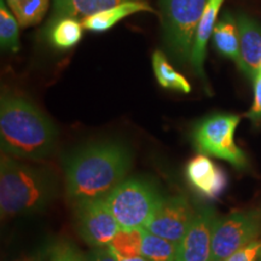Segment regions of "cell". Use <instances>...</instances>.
Listing matches in <instances>:
<instances>
[{
    "mask_svg": "<svg viewBox=\"0 0 261 261\" xmlns=\"http://www.w3.org/2000/svg\"><path fill=\"white\" fill-rule=\"evenodd\" d=\"M47 261H86L74 244L60 242L51 247Z\"/></svg>",
    "mask_w": 261,
    "mask_h": 261,
    "instance_id": "603a6c76",
    "label": "cell"
},
{
    "mask_svg": "<svg viewBox=\"0 0 261 261\" xmlns=\"http://www.w3.org/2000/svg\"><path fill=\"white\" fill-rule=\"evenodd\" d=\"M151 63L155 77L160 86L163 89L179 91L182 93L191 92L190 83L172 67V64L169 63L167 57L162 51L156 50L152 54Z\"/></svg>",
    "mask_w": 261,
    "mask_h": 261,
    "instance_id": "ac0fdd59",
    "label": "cell"
},
{
    "mask_svg": "<svg viewBox=\"0 0 261 261\" xmlns=\"http://www.w3.org/2000/svg\"><path fill=\"white\" fill-rule=\"evenodd\" d=\"M19 27L18 19L5 5V0H0V45L3 50H19Z\"/></svg>",
    "mask_w": 261,
    "mask_h": 261,
    "instance_id": "44dd1931",
    "label": "cell"
},
{
    "mask_svg": "<svg viewBox=\"0 0 261 261\" xmlns=\"http://www.w3.org/2000/svg\"><path fill=\"white\" fill-rule=\"evenodd\" d=\"M23 2V0H6V3H8L9 8L11 10H14L16 6H17L18 4H21V3Z\"/></svg>",
    "mask_w": 261,
    "mask_h": 261,
    "instance_id": "83f0119b",
    "label": "cell"
},
{
    "mask_svg": "<svg viewBox=\"0 0 261 261\" xmlns=\"http://www.w3.org/2000/svg\"><path fill=\"white\" fill-rule=\"evenodd\" d=\"M259 73H261V68H260V71H259Z\"/></svg>",
    "mask_w": 261,
    "mask_h": 261,
    "instance_id": "4dcf8cb0",
    "label": "cell"
},
{
    "mask_svg": "<svg viewBox=\"0 0 261 261\" xmlns=\"http://www.w3.org/2000/svg\"><path fill=\"white\" fill-rule=\"evenodd\" d=\"M261 254V240H255L231 254L224 261H257Z\"/></svg>",
    "mask_w": 261,
    "mask_h": 261,
    "instance_id": "cb8c5ba5",
    "label": "cell"
},
{
    "mask_svg": "<svg viewBox=\"0 0 261 261\" xmlns=\"http://www.w3.org/2000/svg\"><path fill=\"white\" fill-rule=\"evenodd\" d=\"M51 247L44 246L39 249L34 250V252L25 254V255L18 257L16 261H46L48 257V254H50Z\"/></svg>",
    "mask_w": 261,
    "mask_h": 261,
    "instance_id": "4316f807",
    "label": "cell"
},
{
    "mask_svg": "<svg viewBox=\"0 0 261 261\" xmlns=\"http://www.w3.org/2000/svg\"><path fill=\"white\" fill-rule=\"evenodd\" d=\"M195 215L196 212L185 196L163 197L145 230L179 244L190 228Z\"/></svg>",
    "mask_w": 261,
    "mask_h": 261,
    "instance_id": "9c48e42d",
    "label": "cell"
},
{
    "mask_svg": "<svg viewBox=\"0 0 261 261\" xmlns=\"http://www.w3.org/2000/svg\"><path fill=\"white\" fill-rule=\"evenodd\" d=\"M241 117L234 114H214L201 120L192 130V140L200 154L224 160L234 168L247 167V156L234 142Z\"/></svg>",
    "mask_w": 261,
    "mask_h": 261,
    "instance_id": "8992f818",
    "label": "cell"
},
{
    "mask_svg": "<svg viewBox=\"0 0 261 261\" xmlns=\"http://www.w3.org/2000/svg\"><path fill=\"white\" fill-rule=\"evenodd\" d=\"M257 261H261V254H260V256H259V259H257Z\"/></svg>",
    "mask_w": 261,
    "mask_h": 261,
    "instance_id": "f546056e",
    "label": "cell"
},
{
    "mask_svg": "<svg viewBox=\"0 0 261 261\" xmlns=\"http://www.w3.org/2000/svg\"><path fill=\"white\" fill-rule=\"evenodd\" d=\"M177 253L178 243L143 228L142 256L150 261H175Z\"/></svg>",
    "mask_w": 261,
    "mask_h": 261,
    "instance_id": "ffe728a7",
    "label": "cell"
},
{
    "mask_svg": "<svg viewBox=\"0 0 261 261\" xmlns=\"http://www.w3.org/2000/svg\"><path fill=\"white\" fill-rule=\"evenodd\" d=\"M217 214L212 207L196 212L191 226L178 244L175 261H211Z\"/></svg>",
    "mask_w": 261,
    "mask_h": 261,
    "instance_id": "30bf717a",
    "label": "cell"
},
{
    "mask_svg": "<svg viewBox=\"0 0 261 261\" xmlns=\"http://www.w3.org/2000/svg\"><path fill=\"white\" fill-rule=\"evenodd\" d=\"M224 2L225 0H210L208 2L195 33L194 44H192L190 55V64L194 68L196 74L201 76L202 79L205 77L203 65L205 52H207V44L208 40L212 38V34H213L214 27L217 24L218 14H219Z\"/></svg>",
    "mask_w": 261,
    "mask_h": 261,
    "instance_id": "4fadbf2b",
    "label": "cell"
},
{
    "mask_svg": "<svg viewBox=\"0 0 261 261\" xmlns=\"http://www.w3.org/2000/svg\"><path fill=\"white\" fill-rule=\"evenodd\" d=\"M74 217L80 237L93 248L108 246L121 228L104 198L75 203Z\"/></svg>",
    "mask_w": 261,
    "mask_h": 261,
    "instance_id": "ba28073f",
    "label": "cell"
},
{
    "mask_svg": "<svg viewBox=\"0 0 261 261\" xmlns=\"http://www.w3.org/2000/svg\"><path fill=\"white\" fill-rule=\"evenodd\" d=\"M261 233V207L234 211L218 218L214 227L211 261H224Z\"/></svg>",
    "mask_w": 261,
    "mask_h": 261,
    "instance_id": "52a82bcc",
    "label": "cell"
},
{
    "mask_svg": "<svg viewBox=\"0 0 261 261\" xmlns=\"http://www.w3.org/2000/svg\"><path fill=\"white\" fill-rule=\"evenodd\" d=\"M106 203L121 228H145L163 196L145 178H127L107 196Z\"/></svg>",
    "mask_w": 261,
    "mask_h": 261,
    "instance_id": "277c9868",
    "label": "cell"
},
{
    "mask_svg": "<svg viewBox=\"0 0 261 261\" xmlns=\"http://www.w3.org/2000/svg\"><path fill=\"white\" fill-rule=\"evenodd\" d=\"M254 81V98L253 104L249 112L247 113V117L254 123L261 122V73L255 76Z\"/></svg>",
    "mask_w": 261,
    "mask_h": 261,
    "instance_id": "d4e9b609",
    "label": "cell"
},
{
    "mask_svg": "<svg viewBox=\"0 0 261 261\" xmlns=\"http://www.w3.org/2000/svg\"><path fill=\"white\" fill-rule=\"evenodd\" d=\"M212 38L215 48L223 56L230 58L237 65H240L241 52L237 19H234L230 12H226L223 18L215 24Z\"/></svg>",
    "mask_w": 261,
    "mask_h": 261,
    "instance_id": "2e32d148",
    "label": "cell"
},
{
    "mask_svg": "<svg viewBox=\"0 0 261 261\" xmlns=\"http://www.w3.org/2000/svg\"><path fill=\"white\" fill-rule=\"evenodd\" d=\"M132 151L119 140H100L74 150L64 161L67 195L73 203L106 198L126 179Z\"/></svg>",
    "mask_w": 261,
    "mask_h": 261,
    "instance_id": "6da1fadb",
    "label": "cell"
},
{
    "mask_svg": "<svg viewBox=\"0 0 261 261\" xmlns=\"http://www.w3.org/2000/svg\"><path fill=\"white\" fill-rule=\"evenodd\" d=\"M57 139V127L40 108L19 94H2L0 145L3 154L19 160L41 161L54 152Z\"/></svg>",
    "mask_w": 261,
    "mask_h": 261,
    "instance_id": "7a4b0ae2",
    "label": "cell"
},
{
    "mask_svg": "<svg viewBox=\"0 0 261 261\" xmlns=\"http://www.w3.org/2000/svg\"><path fill=\"white\" fill-rule=\"evenodd\" d=\"M84 24L79 19L63 17L51 21L48 39L60 50H68L79 44L84 35Z\"/></svg>",
    "mask_w": 261,
    "mask_h": 261,
    "instance_id": "e0dca14e",
    "label": "cell"
},
{
    "mask_svg": "<svg viewBox=\"0 0 261 261\" xmlns=\"http://www.w3.org/2000/svg\"><path fill=\"white\" fill-rule=\"evenodd\" d=\"M57 192L58 180L54 172L2 154L0 213L3 219L46 210Z\"/></svg>",
    "mask_w": 261,
    "mask_h": 261,
    "instance_id": "3957f363",
    "label": "cell"
},
{
    "mask_svg": "<svg viewBox=\"0 0 261 261\" xmlns=\"http://www.w3.org/2000/svg\"><path fill=\"white\" fill-rule=\"evenodd\" d=\"M128 0H54L51 21L70 17L83 22L90 16Z\"/></svg>",
    "mask_w": 261,
    "mask_h": 261,
    "instance_id": "9a60e30c",
    "label": "cell"
},
{
    "mask_svg": "<svg viewBox=\"0 0 261 261\" xmlns=\"http://www.w3.org/2000/svg\"><path fill=\"white\" fill-rule=\"evenodd\" d=\"M241 62L238 68L254 80L261 68V24L247 15L237 17Z\"/></svg>",
    "mask_w": 261,
    "mask_h": 261,
    "instance_id": "7c38bea8",
    "label": "cell"
},
{
    "mask_svg": "<svg viewBox=\"0 0 261 261\" xmlns=\"http://www.w3.org/2000/svg\"><path fill=\"white\" fill-rule=\"evenodd\" d=\"M143 228H120L108 248L117 259L142 256Z\"/></svg>",
    "mask_w": 261,
    "mask_h": 261,
    "instance_id": "d6986e66",
    "label": "cell"
},
{
    "mask_svg": "<svg viewBox=\"0 0 261 261\" xmlns=\"http://www.w3.org/2000/svg\"><path fill=\"white\" fill-rule=\"evenodd\" d=\"M50 0H23L12 10L21 27L38 24L46 14Z\"/></svg>",
    "mask_w": 261,
    "mask_h": 261,
    "instance_id": "7402d4cb",
    "label": "cell"
},
{
    "mask_svg": "<svg viewBox=\"0 0 261 261\" xmlns=\"http://www.w3.org/2000/svg\"><path fill=\"white\" fill-rule=\"evenodd\" d=\"M210 0H160L163 40L179 63L190 62L198 22Z\"/></svg>",
    "mask_w": 261,
    "mask_h": 261,
    "instance_id": "5b68a950",
    "label": "cell"
},
{
    "mask_svg": "<svg viewBox=\"0 0 261 261\" xmlns=\"http://www.w3.org/2000/svg\"><path fill=\"white\" fill-rule=\"evenodd\" d=\"M86 261H119L107 246L93 248L86 257Z\"/></svg>",
    "mask_w": 261,
    "mask_h": 261,
    "instance_id": "484cf974",
    "label": "cell"
},
{
    "mask_svg": "<svg viewBox=\"0 0 261 261\" xmlns=\"http://www.w3.org/2000/svg\"><path fill=\"white\" fill-rule=\"evenodd\" d=\"M185 175L189 184L210 200H217L227 188L226 173L207 155L200 154L192 158L185 168Z\"/></svg>",
    "mask_w": 261,
    "mask_h": 261,
    "instance_id": "8fae6325",
    "label": "cell"
},
{
    "mask_svg": "<svg viewBox=\"0 0 261 261\" xmlns=\"http://www.w3.org/2000/svg\"><path fill=\"white\" fill-rule=\"evenodd\" d=\"M138 12H154V9L144 0H128L90 16L84 19L83 24L86 31L103 33L112 29L117 22L122 21L123 18Z\"/></svg>",
    "mask_w": 261,
    "mask_h": 261,
    "instance_id": "5bb4252c",
    "label": "cell"
},
{
    "mask_svg": "<svg viewBox=\"0 0 261 261\" xmlns=\"http://www.w3.org/2000/svg\"><path fill=\"white\" fill-rule=\"evenodd\" d=\"M119 261H150L145 259L144 256H137V257H129V259H117Z\"/></svg>",
    "mask_w": 261,
    "mask_h": 261,
    "instance_id": "f1b7e54d",
    "label": "cell"
}]
</instances>
